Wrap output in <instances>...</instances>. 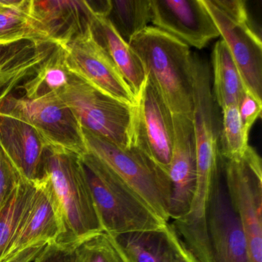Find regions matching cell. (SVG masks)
I'll use <instances>...</instances> for the list:
<instances>
[{"label": "cell", "instance_id": "3957f363", "mask_svg": "<svg viewBox=\"0 0 262 262\" xmlns=\"http://www.w3.org/2000/svg\"><path fill=\"white\" fill-rule=\"evenodd\" d=\"M128 45L171 113L192 119L190 47L155 27H148L133 36Z\"/></svg>", "mask_w": 262, "mask_h": 262}, {"label": "cell", "instance_id": "2e32d148", "mask_svg": "<svg viewBox=\"0 0 262 262\" xmlns=\"http://www.w3.org/2000/svg\"><path fill=\"white\" fill-rule=\"evenodd\" d=\"M33 183L34 190L5 259L36 242L56 243L62 234L60 211L50 184L44 179Z\"/></svg>", "mask_w": 262, "mask_h": 262}, {"label": "cell", "instance_id": "4dcf8cb0", "mask_svg": "<svg viewBox=\"0 0 262 262\" xmlns=\"http://www.w3.org/2000/svg\"><path fill=\"white\" fill-rule=\"evenodd\" d=\"M168 233L171 245L170 262H199L195 256L187 248L170 223H168Z\"/></svg>", "mask_w": 262, "mask_h": 262}, {"label": "cell", "instance_id": "ac0fdd59", "mask_svg": "<svg viewBox=\"0 0 262 262\" xmlns=\"http://www.w3.org/2000/svg\"><path fill=\"white\" fill-rule=\"evenodd\" d=\"M49 143L27 122L0 114V146L24 180L36 182L42 177Z\"/></svg>", "mask_w": 262, "mask_h": 262}, {"label": "cell", "instance_id": "cb8c5ba5", "mask_svg": "<svg viewBox=\"0 0 262 262\" xmlns=\"http://www.w3.org/2000/svg\"><path fill=\"white\" fill-rule=\"evenodd\" d=\"M33 190V182L23 180L0 208V262L5 260L7 250L17 231Z\"/></svg>", "mask_w": 262, "mask_h": 262}, {"label": "cell", "instance_id": "52a82bcc", "mask_svg": "<svg viewBox=\"0 0 262 262\" xmlns=\"http://www.w3.org/2000/svg\"><path fill=\"white\" fill-rule=\"evenodd\" d=\"M222 177L245 236L249 262H262V161L251 146L242 157L221 159Z\"/></svg>", "mask_w": 262, "mask_h": 262}, {"label": "cell", "instance_id": "5b68a950", "mask_svg": "<svg viewBox=\"0 0 262 262\" xmlns=\"http://www.w3.org/2000/svg\"><path fill=\"white\" fill-rule=\"evenodd\" d=\"M81 129L87 152L102 161L162 220L169 223L171 183L168 174L136 145L122 149L87 130Z\"/></svg>", "mask_w": 262, "mask_h": 262}, {"label": "cell", "instance_id": "1f68e13d", "mask_svg": "<svg viewBox=\"0 0 262 262\" xmlns=\"http://www.w3.org/2000/svg\"><path fill=\"white\" fill-rule=\"evenodd\" d=\"M47 245H48V243L42 242L32 244L15 253L10 257H7L2 262H32L44 249Z\"/></svg>", "mask_w": 262, "mask_h": 262}, {"label": "cell", "instance_id": "7c38bea8", "mask_svg": "<svg viewBox=\"0 0 262 262\" xmlns=\"http://www.w3.org/2000/svg\"><path fill=\"white\" fill-rule=\"evenodd\" d=\"M151 20L156 28L198 50L220 36L202 0H151Z\"/></svg>", "mask_w": 262, "mask_h": 262}, {"label": "cell", "instance_id": "484cf974", "mask_svg": "<svg viewBox=\"0 0 262 262\" xmlns=\"http://www.w3.org/2000/svg\"><path fill=\"white\" fill-rule=\"evenodd\" d=\"M74 262L133 261L114 236L101 231L75 247Z\"/></svg>", "mask_w": 262, "mask_h": 262}, {"label": "cell", "instance_id": "d6a6232c", "mask_svg": "<svg viewBox=\"0 0 262 262\" xmlns=\"http://www.w3.org/2000/svg\"><path fill=\"white\" fill-rule=\"evenodd\" d=\"M26 0H0V11L19 8L24 6Z\"/></svg>", "mask_w": 262, "mask_h": 262}, {"label": "cell", "instance_id": "44dd1931", "mask_svg": "<svg viewBox=\"0 0 262 262\" xmlns=\"http://www.w3.org/2000/svg\"><path fill=\"white\" fill-rule=\"evenodd\" d=\"M133 262H170L168 223L162 229L114 236Z\"/></svg>", "mask_w": 262, "mask_h": 262}, {"label": "cell", "instance_id": "277c9868", "mask_svg": "<svg viewBox=\"0 0 262 262\" xmlns=\"http://www.w3.org/2000/svg\"><path fill=\"white\" fill-rule=\"evenodd\" d=\"M80 160L103 231L116 236L156 231L168 224L96 156L86 152Z\"/></svg>", "mask_w": 262, "mask_h": 262}, {"label": "cell", "instance_id": "9a60e30c", "mask_svg": "<svg viewBox=\"0 0 262 262\" xmlns=\"http://www.w3.org/2000/svg\"><path fill=\"white\" fill-rule=\"evenodd\" d=\"M62 47L36 36L0 42V101L19 91Z\"/></svg>", "mask_w": 262, "mask_h": 262}, {"label": "cell", "instance_id": "7a4b0ae2", "mask_svg": "<svg viewBox=\"0 0 262 262\" xmlns=\"http://www.w3.org/2000/svg\"><path fill=\"white\" fill-rule=\"evenodd\" d=\"M41 179L50 184L60 211L62 232L56 244L74 248L103 231L80 156L49 145Z\"/></svg>", "mask_w": 262, "mask_h": 262}, {"label": "cell", "instance_id": "f546056e", "mask_svg": "<svg viewBox=\"0 0 262 262\" xmlns=\"http://www.w3.org/2000/svg\"><path fill=\"white\" fill-rule=\"evenodd\" d=\"M32 262H74V248L50 243Z\"/></svg>", "mask_w": 262, "mask_h": 262}, {"label": "cell", "instance_id": "ba28073f", "mask_svg": "<svg viewBox=\"0 0 262 262\" xmlns=\"http://www.w3.org/2000/svg\"><path fill=\"white\" fill-rule=\"evenodd\" d=\"M240 72L247 90L261 99L262 43L242 0H202Z\"/></svg>", "mask_w": 262, "mask_h": 262}, {"label": "cell", "instance_id": "5bb4252c", "mask_svg": "<svg viewBox=\"0 0 262 262\" xmlns=\"http://www.w3.org/2000/svg\"><path fill=\"white\" fill-rule=\"evenodd\" d=\"M206 221L214 262H249L245 236L230 204L222 166L211 182Z\"/></svg>", "mask_w": 262, "mask_h": 262}, {"label": "cell", "instance_id": "d4e9b609", "mask_svg": "<svg viewBox=\"0 0 262 262\" xmlns=\"http://www.w3.org/2000/svg\"><path fill=\"white\" fill-rule=\"evenodd\" d=\"M219 153L223 160L242 157L248 148V135L244 129L237 105H229L222 110Z\"/></svg>", "mask_w": 262, "mask_h": 262}, {"label": "cell", "instance_id": "7402d4cb", "mask_svg": "<svg viewBox=\"0 0 262 262\" xmlns=\"http://www.w3.org/2000/svg\"><path fill=\"white\" fill-rule=\"evenodd\" d=\"M105 18L119 36L128 43L133 36L151 23V0H110Z\"/></svg>", "mask_w": 262, "mask_h": 262}, {"label": "cell", "instance_id": "f1b7e54d", "mask_svg": "<svg viewBox=\"0 0 262 262\" xmlns=\"http://www.w3.org/2000/svg\"><path fill=\"white\" fill-rule=\"evenodd\" d=\"M237 108L244 129L249 134L253 125L261 116L262 99L246 90L239 101Z\"/></svg>", "mask_w": 262, "mask_h": 262}, {"label": "cell", "instance_id": "8992f818", "mask_svg": "<svg viewBox=\"0 0 262 262\" xmlns=\"http://www.w3.org/2000/svg\"><path fill=\"white\" fill-rule=\"evenodd\" d=\"M57 95L72 110L81 128L122 149L133 145L135 105L104 93L70 71L67 84Z\"/></svg>", "mask_w": 262, "mask_h": 262}, {"label": "cell", "instance_id": "d6986e66", "mask_svg": "<svg viewBox=\"0 0 262 262\" xmlns=\"http://www.w3.org/2000/svg\"><path fill=\"white\" fill-rule=\"evenodd\" d=\"M92 33L98 43L106 52L115 67L137 98L146 80L143 66L128 43L119 36L105 16L94 13Z\"/></svg>", "mask_w": 262, "mask_h": 262}, {"label": "cell", "instance_id": "9c48e42d", "mask_svg": "<svg viewBox=\"0 0 262 262\" xmlns=\"http://www.w3.org/2000/svg\"><path fill=\"white\" fill-rule=\"evenodd\" d=\"M0 114L30 124L52 146L80 156L87 152L79 122L57 93L35 99L10 95L0 101Z\"/></svg>", "mask_w": 262, "mask_h": 262}, {"label": "cell", "instance_id": "30bf717a", "mask_svg": "<svg viewBox=\"0 0 262 262\" xmlns=\"http://www.w3.org/2000/svg\"><path fill=\"white\" fill-rule=\"evenodd\" d=\"M173 141V114L146 76L135 103L133 145L143 150L168 176Z\"/></svg>", "mask_w": 262, "mask_h": 262}, {"label": "cell", "instance_id": "6da1fadb", "mask_svg": "<svg viewBox=\"0 0 262 262\" xmlns=\"http://www.w3.org/2000/svg\"><path fill=\"white\" fill-rule=\"evenodd\" d=\"M193 116L197 184L189 212L178 221L188 233L207 231L206 205L213 177L221 170L219 134L221 118L211 90V73L206 61L192 54Z\"/></svg>", "mask_w": 262, "mask_h": 262}, {"label": "cell", "instance_id": "8fae6325", "mask_svg": "<svg viewBox=\"0 0 262 262\" xmlns=\"http://www.w3.org/2000/svg\"><path fill=\"white\" fill-rule=\"evenodd\" d=\"M63 48L65 63L71 73L104 93L135 105L136 97L131 89L106 52L95 39L91 27Z\"/></svg>", "mask_w": 262, "mask_h": 262}, {"label": "cell", "instance_id": "603a6c76", "mask_svg": "<svg viewBox=\"0 0 262 262\" xmlns=\"http://www.w3.org/2000/svg\"><path fill=\"white\" fill-rule=\"evenodd\" d=\"M68 68L65 63V50L60 49L42 69L20 89L21 96L29 99H38L57 93L67 84Z\"/></svg>", "mask_w": 262, "mask_h": 262}, {"label": "cell", "instance_id": "83f0119b", "mask_svg": "<svg viewBox=\"0 0 262 262\" xmlns=\"http://www.w3.org/2000/svg\"><path fill=\"white\" fill-rule=\"evenodd\" d=\"M23 180L19 171L0 146V208Z\"/></svg>", "mask_w": 262, "mask_h": 262}, {"label": "cell", "instance_id": "ffe728a7", "mask_svg": "<svg viewBox=\"0 0 262 262\" xmlns=\"http://www.w3.org/2000/svg\"><path fill=\"white\" fill-rule=\"evenodd\" d=\"M213 79L211 90L221 108L237 105L247 90L235 62L222 39L217 41L211 55Z\"/></svg>", "mask_w": 262, "mask_h": 262}, {"label": "cell", "instance_id": "e0dca14e", "mask_svg": "<svg viewBox=\"0 0 262 262\" xmlns=\"http://www.w3.org/2000/svg\"><path fill=\"white\" fill-rule=\"evenodd\" d=\"M29 15L39 36L65 47L90 28L94 13L88 1L31 0Z\"/></svg>", "mask_w": 262, "mask_h": 262}, {"label": "cell", "instance_id": "4316f807", "mask_svg": "<svg viewBox=\"0 0 262 262\" xmlns=\"http://www.w3.org/2000/svg\"><path fill=\"white\" fill-rule=\"evenodd\" d=\"M30 3L31 0H26L24 6L19 8L0 11V42L33 36L41 37L35 30L29 15Z\"/></svg>", "mask_w": 262, "mask_h": 262}, {"label": "cell", "instance_id": "4fadbf2b", "mask_svg": "<svg viewBox=\"0 0 262 262\" xmlns=\"http://www.w3.org/2000/svg\"><path fill=\"white\" fill-rule=\"evenodd\" d=\"M173 124L174 141L168 169L171 222L183 219L188 214L197 184V157L192 119L173 115Z\"/></svg>", "mask_w": 262, "mask_h": 262}]
</instances>
